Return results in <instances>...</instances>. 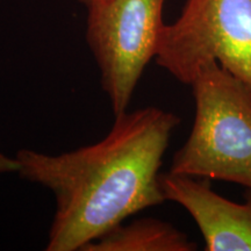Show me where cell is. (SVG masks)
<instances>
[{"instance_id": "cell-1", "label": "cell", "mask_w": 251, "mask_h": 251, "mask_svg": "<svg viewBox=\"0 0 251 251\" xmlns=\"http://www.w3.org/2000/svg\"><path fill=\"white\" fill-rule=\"evenodd\" d=\"M180 119L158 107L115 115L99 142L48 155L19 150L18 174L56 199L47 251H77L126 219L165 201L159 168Z\"/></svg>"}, {"instance_id": "cell-2", "label": "cell", "mask_w": 251, "mask_h": 251, "mask_svg": "<svg viewBox=\"0 0 251 251\" xmlns=\"http://www.w3.org/2000/svg\"><path fill=\"white\" fill-rule=\"evenodd\" d=\"M191 86L196 118L170 172L251 190V91L218 62L202 65Z\"/></svg>"}, {"instance_id": "cell-3", "label": "cell", "mask_w": 251, "mask_h": 251, "mask_svg": "<svg viewBox=\"0 0 251 251\" xmlns=\"http://www.w3.org/2000/svg\"><path fill=\"white\" fill-rule=\"evenodd\" d=\"M155 59L188 85L202 65L218 62L251 91V0H186L163 28Z\"/></svg>"}, {"instance_id": "cell-4", "label": "cell", "mask_w": 251, "mask_h": 251, "mask_svg": "<svg viewBox=\"0 0 251 251\" xmlns=\"http://www.w3.org/2000/svg\"><path fill=\"white\" fill-rule=\"evenodd\" d=\"M165 0H101L86 6V41L114 115L127 112L144 69L156 57Z\"/></svg>"}, {"instance_id": "cell-5", "label": "cell", "mask_w": 251, "mask_h": 251, "mask_svg": "<svg viewBox=\"0 0 251 251\" xmlns=\"http://www.w3.org/2000/svg\"><path fill=\"white\" fill-rule=\"evenodd\" d=\"M165 200L179 203L201 231L207 251H251V190L246 202L219 196L207 180L185 175H159Z\"/></svg>"}, {"instance_id": "cell-6", "label": "cell", "mask_w": 251, "mask_h": 251, "mask_svg": "<svg viewBox=\"0 0 251 251\" xmlns=\"http://www.w3.org/2000/svg\"><path fill=\"white\" fill-rule=\"evenodd\" d=\"M197 244L174 226L146 218L124 222L87 243L80 251H193Z\"/></svg>"}, {"instance_id": "cell-7", "label": "cell", "mask_w": 251, "mask_h": 251, "mask_svg": "<svg viewBox=\"0 0 251 251\" xmlns=\"http://www.w3.org/2000/svg\"><path fill=\"white\" fill-rule=\"evenodd\" d=\"M20 165L17 158H11L0 151V174H13L19 172Z\"/></svg>"}, {"instance_id": "cell-8", "label": "cell", "mask_w": 251, "mask_h": 251, "mask_svg": "<svg viewBox=\"0 0 251 251\" xmlns=\"http://www.w3.org/2000/svg\"><path fill=\"white\" fill-rule=\"evenodd\" d=\"M78 1L80 2V4H83L84 6H89V5H92L94 2H98V1H101V0H78Z\"/></svg>"}]
</instances>
